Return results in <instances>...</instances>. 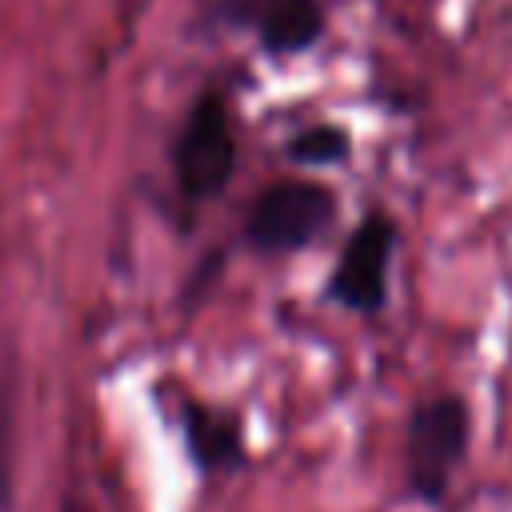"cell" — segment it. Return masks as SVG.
<instances>
[{"instance_id":"6da1fadb","label":"cell","mask_w":512,"mask_h":512,"mask_svg":"<svg viewBox=\"0 0 512 512\" xmlns=\"http://www.w3.org/2000/svg\"><path fill=\"white\" fill-rule=\"evenodd\" d=\"M468 436H472V416L464 396L436 392L412 408L404 428V484L416 500L424 504L444 500L456 468L468 456Z\"/></svg>"},{"instance_id":"7a4b0ae2","label":"cell","mask_w":512,"mask_h":512,"mask_svg":"<svg viewBox=\"0 0 512 512\" xmlns=\"http://www.w3.org/2000/svg\"><path fill=\"white\" fill-rule=\"evenodd\" d=\"M340 200L316 180H276L260 188L244 216V244L260 256H288L316 244L336 220Z\"/></svg>"},{"instance_id":"3957f363","label":"cell","mask_w":512,"mask_h":512,"mask_svg":"<svg viewBox=\"0 0 512 512\" xmlns=\"http://www.w3.org/2000/svg\"><path fill=\"white\" fill-rule=\"evenodd\" d=\"M172 172L188 200H212L236 172L232 116L220 92H200L172 140Z\"/></svg>"},{"instance_id":"277c9868","label":"cell","mask_w":512,"mask_h":512,"mask_svg":"<svg viewBox=\"0 0 512 512\" xmlns=\"http://www.w3.org/2000/svg\"><path fill=\"white\" fill-rule=\"evenodd\" d=\"M396 240H400V228L388 212H380V208L364 212L340 248V260L328 276L324 296L356 316L380 312L388 300V268H392Z\"/></svg>"},{"instance_id":"5b68a950","label":"cell","mask_w":512,"mask_h":512,"mask_svg":"<svg viewBox=\"0 0 512 512\" xmlns=\"http://www.w3.org/2000/svg\"><path fill=\"white\" fill-rule=\"evenodd\" d=\"M180 436L192 456V464L204 476H224L244 464V428L240 416L200 404V400H180Z\"/></svg>"},{"instance_id":"8992f818","label":"cell","mask_w":512,"mask_h":512,"mask_svg":"<svg viewBox=\"0 0 512 512\" xmlns=\"http://www.w3.org/2000/svg\"><path fill=\"white\" fill-rule=\"evenodd\" d=\"M324 32V8L320 0H272L260 16V44L272 56L304 52Z\"/></svg>"},{"instance_id":"52a82bcc","label":"cell","mask_w":512,"mask_h":512,"mask_svg":"<svg viewBox=\"0 0 512 512\" xmlns=\"http://www.w3.org/2000/svg\"><path fill=\"white\" fill-rule=\"evenodd\" d=\"M348 152H352V136L340 124H312L288 140V160L304 164V168L340 164V160H348Z\"/></svg>"},{"instance_id":"ba28073f","label":"cell","mask_w":512,"mask_h":512,"mask_svg":"<svg viewBox=\"0 0 512 512\" xmlns=\"http://www.w3.org/2000/svg\"><path fill=\"white\" fill-rule=\"evenodd\" d=\"M12 444H16V404H12V384L0 376V512L12 508Z\"/></svg>"},{"instance_id":"9c48e42d","label":"cell","mask_w":512,"mask_h":512,"mask_svg":"<svg viewBox=\"0 0 512 512\" xmlns=\"http://www.w3.org/2000/svg\"><path fill=\"white\" fill-rule=\"evenodd\" d=\"M60 512H96L84 496H64V504H60Z\"/></svg>"}]
</instances>
